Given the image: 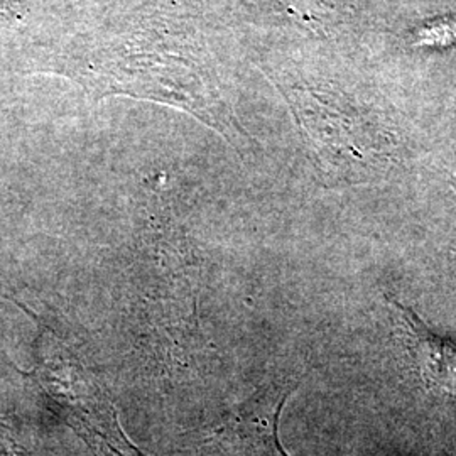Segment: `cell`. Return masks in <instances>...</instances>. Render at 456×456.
<instances>
[{
	"label": "cell",
	"instance_id": "1",
	"mask_svg": "<svg viewBox=\"0 0 456 456\" xmlns=\"http://www.w3.org/2000/svg\"><path fill=\"white\" fill-rule=\"evenodd\" d=\"M60 71L92 97L126 95L164 103L193 115L232 146L247 141L208 53L190 34L144 28L90 39L73 46Z\"/></svg>",
	"mask_w": 456,
	"mask_h": 456
},
{
	"label": "cell",
	"instance_id": "2",
	"mask_svg": "<svg viewBox=\"0 0 456 456\" xmlns=\"http://www.w3.org/2000/svg\"><path fill=\"white\" fill-rule=\"evenodd\" d=\"M33 377L58 416L100 456H147L132 443L95 372L51 326H39Z\"/></svg>",
	"mask_w": 456,
	"mask_h": 456
},
{
	"label": "cell",
	"instance_id": "3",
	"mask_svg": "<svg viewBox=\"0 0 456 456\" xmlns=\"http://www.w3.org/2000/svg\"><path fill=\"white\" fill-rule=\"evenodd\" d=\"M291 380L264 384L228 409L196 443L201 456H289L279 441V418L296 391Z\"/></svg>",
	"mask_w": 456,
	"mask_h": 456
},
{
	"label": "cell",
	"instance_id": "4",
	"mask_svg": "<svg viewBox=\"0 0 456 456\" xmlns=\"http://www.w3.org/2000/svg\"><path fill=\"white\" fill-rule=\"evenodd\" d=\"M391 305L397 311L404 330V342L411 362L428 391L456 399V342L438 335L421 316L395 297Z\"/></svg>",
	"mask_w": 456,
	"mask_h": 456
},
{
	"label": "cell",
	"instance_id": "5",
	"mask_svg": "<svg viewBox=\"0 0 456 456\" xmlns=\"http://www.w3.org/2000/svg\"><path fill=\"white\" fill-rule=\"evenodd\" d=\"M277 12L289 17L316 36L333 37L354 17L350 0H267Z\"/></svg>",
	"mask_w": 456,
	"mask_h": 456
}]
</instances>
